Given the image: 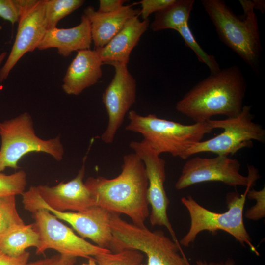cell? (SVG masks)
<instances>
[{"instance_id": "6da1fadb", "label": "cell", "mask_w": 265, "mask_h": 265, "mask_svg": "<svg viewBox=\"0 0 265 265\" xmlns=\"http://www.w3.org/2000/svg\"><path fill=\"white\" fill-rule=\"evenodd\" d=\"M84 184L95 205L111 212L125 214L134 225L145 227L150 215L148 182L144 163L134 153L123 156L121 172L117 177L90 176Z\"/></svg>"}, {"instance_id": "7a4b0ae2", "label": "cell", "mask_w": 265, "mask_h": 265, "mask_svg": "<svg viewBox=\"0 0 265 265\" xmlns=\"http://www.w3.org/2000/svg\"><path fill=\"white\" fill-rule=\"evenodd\" d=\"M246 80L237 65L220 69L199 82L176 104V110L195 123L215 115L237 116L243 107Z\"/></svg>"}, {"instance_id": "3957f363", "label": "cell", "mask_w": 265, "mask_h": 265, "mask_svg": "<svg viewBox=\"0 0 265 265\" xmlns=\"http://www.w3.org/2000/svg\"><path fill=\"white\" fill-rule=\"evenodd\" d=\"M242 15L237 16L222 0H202L220 40L256 73L259 72L262 45L253 0H240Z\"/></svg>"}, {"instance_id": "277c9868", "label": "cell", "mask_w": 265, "mask_h": 265, "mask_svg": "<svg viewBox=\"0 0 265 265\" xmlns=\"http://www.w3.org/2000/svg\"><path fill=\"white\" fill-rule=\"evenodd\" d=\"M128 119L125 130L141 134L142 140L158 154L169 153L183 159L189 148L213 130L208 122L185 125L152 114L142 115L132 110L128 112Z\"/></svg>"}, {"instance_id": "5b68a950", "label": "cell", "mask_w": 265, "mask_h": 265, "mask_svg": "<svg viewBox=\"0 0 265 265\" xmlns=\"http://www.w3.org/2000/svg\"><path fill=\"white\" fill-rule=\"evenodd\" d=\"M257 179L251 181L244 193L229 192L226 202L228 210L224 212L210 211L199 204L191 196L183 197L182 204L187 209L190 218V227L179 241L181 245L187 247L194 243L198 235L205 231L216 233L221 230L229 233L243 246H248L257 255H259L253 244L243 221V209L248 191L252 188Z\"/></svg>"}, {"instance_id": "8992f818", "label": "cell", "mask_w": 265, "mask_h": 265, "mask_svg": "<svg viewBox=\"0 0 265 265\" xmlns=\"http://www.w3.org/2000/svg\"><path fill=\"white\" fill-rule=\"evenodd\" d=\"M109 225L113 237L110 250L112 253L133 249L146 255L147 265H191L181 245L162 230L139 227L114 212H110Z\"/></svg>"}, {"instance_id": "52a82bcc", "label": "cell", "mask_w": 265, "mask_h": 265, "mask_svg": "<svg viewBox=\"0 0 265 265\" xmlns=\"http://www.w3.org/2000/svg\"><path fill=\"white\" fill-rule=\"evenodd\" d=\"M0 173L7 168L19 169L20 159L32 152L46 153L58 161L63 159L64 150L60 136L47 140L39 138L27 112L0 122Z\"/></svg>"}, {"instance_id": "ba28073f", "label": "cell", "mask_w": 265, "mask_h": 265, "mask_svg": "<svg viewBox=\"0 0 265 265\" xmlns=\"http://www.w3.org/2000/svg\"><path fill=\"white\" fill-rule=\"evenodd\" d=\"M251 106L244 105L240 113L232 118L208 121L214 130L223 131L211 139L194 144L186 154L185 159L203 152H211L217 155H233L238 151L251 147L253 141L264 143L265 130L261 125L254 121Z\"/></svg>"}, {"instance_id": "9c48e42d", "label": "cell", "mask_w": 265, "mask_h": 265, "mask_svg": "<svg viewBox=\"0 0 265 265\" xmlns=\"http://www.w3.org/2000/svg\"><path fill=\"white\" fill-rule=\"evenodd\" d=\"M240 168L239 161L228 156L195 157L185 163L175 188L182 190L195 184L213 181L235 187H246L251 180L260 178L258 170L252 165H248L247 176L240 173Z\"/></svg>"}, {"instance_id": "30bf717a", "label": "cell", "mask_w": 265, "mask_h": 265, "mask_svg": "<svg viewBox=\"0 0 265 265\" xmlns=\"http://www.w3.org/2000/svg\"><path fill=\"white\" fill-rule=\"evenodd\" d=\"M31 213L34 228L39 236V245L36 248L37 254L53 249L62 255L88 259L100 253L111 252L77 235L45 209H38Z\"/></svg>"}, {"instance_id": "8fae6325", "label": "cell", "mask_w": 265, "mask_h": 265, "mask_svg": "<svg viewBox=\"0 0 265 265\" xmlns=\"http://www.w3.org/2000/svg\"><path fill=\"white\" fill-rule=\"evenodd\" d=\"M86 158L77 176L70 181L53 186H31L24 191L22 194L23 206L40 204L60 212H81L95 205L83 180Z\"/></svg>"}, {"instance_id": "7c38bea8", "label": "cell", "mask_w": 265, "mask_h": 265, "mask_svg": "<svg viewBox=\"0 0 265 265\" xmlns=\"http://www.w3.org/2000/svg\"><path fill=\"white\" fill-rule=\"evenodd\" d=\"M129 145L145 166L148 182L147 199L151 208L149 215L151 225L164 226L171 234L172 240L180 244L167 213L169 200L164 188L166 179L165 160L142 140L132 141Z\"/></svg>"}, {"instance_id": "4fadbf2b", "label": "cell", "mask_w": 265, "mask_h": 265, "mask_svg": "<svg viewBox=\"0 0 265 265\" xmlns=\"http://www.w3.org/2000/svg\"><path fill=\"white\" fill-rule=\"evenodd\" d=\"M114 67L113 79L105 89L102 101L108 116L106 130L101 138L105 144H111L125 117L136 98V81L127 65L118 62L108 64Z\"/></svg>"}, {"instance_id": "5bb4252c", "label": "cell", "mask_w": 265, "mask_h": 265, "mask_svg": "<svg viewBox=\"0 0 265 265\" xmlns=\"http://www.w3.org/2000/svg\"><path fill=\"white\" fill-rule=\"evenodd\" d=\"M47 28L45 0H36L22 16L15 42L4 64L0 70V82L5 80L19 60L37 47Z\"/></svg>"}, {"instance_id": "9a60e30c", "label": "cell", "mask_w": 265, "mask_h": 265, "mask_svg": "<svg viewBox=\"0 0 265 265\" xmlns=\"http://www.w3.org/2000/svg\"><path fill=\"white\" fill-rule=\"evenodd\" d=\"M23 206L30 212L38 209H45L58 219L69 223L81 238L90 239L100 247L110 249L113 239L109 225L110 212L103 208L94 205L81 212H60L40 204Z\"/></svg>"}, {"instance_id": "2e32d148", "label": "cell", "mask_w": 265, "mask_h": 265, "mask_svg": "<svg viewBox=\"0 0 265 265\" xmlns=\"http://www.w3.org/2000/svg\"><path fill=\"white\" fill-rule=\"evenodd\" d=\"M103 64L96 50L77 52L63 79L62 88L68 95H79L102 77Z\"/></svg>"}, {"instance_id": "e0dca14e", "label": "cell", "mask_w": 265, "mask_h": 265, "mask_svg": "<svg viewBox=\"0 0 265 265\" xmlns=\"http://www.w3.org/2000/svg\"><path fill=\"white\" fill-rule=\"evenodd\" d=\"M92 42L90 23L83 14L80 23L75 26L47 29L37 49L43 50L55 48L58 54L67 57L73 52L90 49Z\"/></svg>"}, {"instance_id": "ac0fdd59", "label": "cell", "mask_w": 265, "mask_h": 265, "mask_svg": "<svg viewBox=\"0 0 265 265\" xmlns=\"http://www.w3.org/2000/svg\"><path fill=\"white\" fill-rule=\"evenodd\" d=\"M149 20L138 16L130 19L121 30L104 47L95 49L103 64L118 62L128 65L130 54L147 30Z\"/></svg>"}, {"instance_id": "d6986e66", "label": "cell", "mask_w": 265, "mask_h": 265, "mask_svg": "<svg viewBox=\"0 0 265 265\" xmlns=\"http://www.w3.org/2000/svg\"><path fill=\"white\" fill-rule=\"evenodd\" d=\"M140 10L131 5L123 6L120 9L111 13H101L89 6L84 14L90 23L92 41L95 49L106 46L123 28L130 19L140 15Z\"/></svg>"}, {"instance_id": "ffe728a7", "label": "cell", "mask_w": 265, "mask_h": 265, "mask_svg": "<svg viewBox=\"0 0 265 265\" xmlns=\"http://www.w3.org/2000/svg\"><path fill=\"white\" fill-rule=\"evenodd\" d=\"M39 236L33 223L16 226L0 235V250L11 256H18L29 247L37 248Z\"/></svg>"}, {"instance_id": "44dd1931", "label": "cell", "mask_w": 265, "mask_h": 265, "mask_svg": "<svg viewBox=\"0 0 265 265\" xmlns=\"http://www.w3.org/2000/svg\"><path fill=\"white\" fill-rule=\"evenodd\" d=\"M194 4V0H174L168 5L155 13L150 28L154 31L165 29L177 31L188 24Z\"/></svg>"}, {"instance_id": "7402d4cb", "label": "cell", "mask_w": 265, "mask_h": 265, "mask_svg": "<svg viewBox=\"0 0 265 265\" xmlns=\"http://www.w3.org/2000/svg\"><path fill=\"white\" fill-rule=\"evenodd\" d=\"M83 0H45L47 28L56 27L59 21L81 7Z\"/></svg>"}, {"instance_id": "603a6c76", "label": "cell", "mask_w": 265, "mask_h": 265, "mask_svg": "<svg viewBox=\"0 0 265 265\" xmlns=\"http://www.w3.org/2000/svg\"><path fill=\"white\" fill-rule=\"evenodd\" d=\"M98 265H143V253L133 249H124L116 253H104L93 257Z\"/></svg>"}, {"instance_id": "cb8c5ba5", "label": "cell", "mask_w": 265, "mask_h": 265, "mask_svg": "<svg viewBox=\"0 0 265 265\" xmlns=\"http://www.w3.org/2000/svg\"><path fill=\"white\" fill-rule=\"evenodd\" d=\"M177 31L181 36L186 45L193 51L199 61L208 67L211 74L216 73L221 69L215 56L206 52L195 40L188 24L182 26Z\"/></svg>"}, {"instance_id": "d4e9b609", "label": "cell", "mask_w": 265, "mask_h": 265, "mask_svg": "<svg viewBox=\"0 0 265 265\" xmlns=\"http://www.w3.org/2000/svg\"><path fill=\"white\" fill-rule=\"evenodd\" d=\"M25 224L16 206V196L0 197V235L13 227Z\"/></svg>"}, {"instance_id": "484cf974", "label": "cell", "mask_w": 265, "mask_h": 265, "mask_svg": "<svg viewBox=\"0 0 265 265\" xmlns=\"http://www.w3.org/2000/svg\"><path fill=\"white\" fill-rule=\"evenodd\" d=\"M27 185V175L20 170L10 175L0 173V197L22 195Z\"/></svg>"}, {"instance_id": "4316f807", "label": "cell", "mask_w": 265, "mask_h": 265, "mask_svg": "<svg viewBox=\"0 0 265 265\" xmlns=\"http://www.w3.org/2000/svg\"><path fill=\"white\" fill-rule=\"evenodd\" d=\"M36 0H0V17L12 25L19 22L23 14Z\"/></svg>"}, {"instance_id": "83f0119b", "label": "cell", "mask_w": 265, "mask_h": 265, "mask_svg": "<svg viewBox=\"0 0 265 265\" xmlns=\"http://www.w3.org/2000/svg\"><path fill=\"white\" fill-rule=\"evenodd\" d=\"M247 198L254 200L256 204L245 212L244 216L251 220H259L265 216V188L259 190L253 188L247 193Z\"/></svg>"}, {"instance_id": "f1b7e54d", "label": "cell", "mask_w": 265, "mask_h": 265, "mask_svg": "<svg viewBox=\"0 0 265 265\" xmlns=\"http://www.w3.org/2000/svg\"><path fill=\"white\" fill-rule=\"evenodd\" d=\"M174 0H142L138 2L141 5L140 15L143 20H148L150 15L162 9Z\"/></svg>"}, {"instance_id": "f546056e", "label": "cell", "mask_w": 265, "mask_h": 265, "mask_svg": "<svg viewBox=\"0 0 265 265\" xmlns=\"http://www.w3.org/2000/svg\"><path fill=\"white\" fill-rule=\"evenodd\" d=\"M77 258L58 254L28 263V265H75Z\"/></svg>"}, {"instance_id": "4dcf8cb0", "label": "cell", "mask_w": 265, "mask_h": 265, "mask_svg": "<svg viewBox=\"0 0 265 265\" xmlns=\"http://www.w3.org/2000/svg\"><path fill=\"white\" fill-rule=\"evenodd\" d=\"M30 253L25 251L18 256L8 255L0 250V265H28Z\"/></svg>"}, {"instance_id": "1f68e13d", "label": "cell", "mask_w": 265, "mask_h": 265, "mask_svg": "<svg viewBox=\"0 0 265 265\" xmlns=\"http://www.w3.org/2000/svg\"><path fill=\"white\" fill-rule=\"evenodd\" d=\"M125 1L124 0H100L97 11L104 13L113 12L120 9Z\"/></svg>"}, {"instance_id": "d6a6232c", "label": "cell", "mask_w": 265, "mask_h": 265, "mask_svg": "<svg viewBox=\"0 0 265 265\" xmlns=\"http://www.w3.org/2000/svg\"><path fill=\"white\" fill-rule=\"evenodd\" d=\"M197 265H236L233 259L228 258L219 262L208 261L206 260L199 259L196 262Z\"/></svg>"}, {"instance_id": "836d02e7", "label": "cell", "mask_w": 265, "mask_h": 265, "mask_svg": "<svg viewBox=\"0 0 265 265\" xmlns=\"http://www.w3.org/2000/svg\"><path fill=\"white\" fill-rule=\"evenodd\" d=\"M255 9L260 10L262 13L265 9V2L264 0H253Z\"/></svg>"}, {"instance_id": "e575fe53", "label": "cell", "mask_w": 265, "mask_h": 265, "mask_svg": "<svg viewBox=\"0 0 265 265\" xmlns=\"http://www.w3.org/2000/svg\"><path fill=\"white\" fill-rule=\"evenodd\" d=\"M88 259L87 263H83L82 265H98L95 259L92 257H90Z\"/></svg>"}, {"instance_id": "d590c367", "label": "cell", "mask_w": 265, "mask_h": 265, "mask_svg": "<svg viewBox=\"0 0 265 265\" xmlns=\"http://www.w3.org/2000/svg\"><path fill=\"white\" fill-rule=\"evenodd\" d=\"M6 55L7 53L6 52H2L0 54V65L5 58Z\"/></svg>"}]
</instances>
